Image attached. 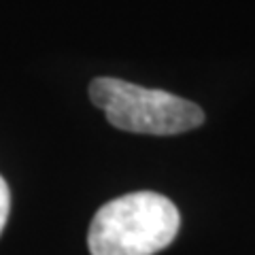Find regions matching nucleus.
<instances>
[{"instance_id": "2", "label": "nucleus", "mask_w": 255, "mask_h": 255, "mask_svg": "<svg viewBox=\"0 0 255 255\" xmlns=\"http://www.w3.org/2000/svg\"><path fill=\"white\" fill-rule=\"evenodd\" d=\"M90 98L107 115L109 124L124 132L172 136L194 130L204 122V111L196 102L113 77L94 79Z\"/></svg>"}, {"instance_id": "3", "label": "nucleus", "mask_w": 255, "mask_h": 255, "mask_svg": "<svg viewBox=\"0 0 255 255\" xmlns=\"http://www.w3.org/2000/svg\"><path fill=\"white\" fill-rule=\"evenodd\" d=\"M9 209H11L9 185H6V181L0 177V234H2L4 223H6V217H9Z\"/></svg>"}, {"instance_id": "1", "label": "nucleus", "mask_w": 255, "mask_h": 255, "mask_svg": "<svg viewBox=\"0 0 255 255\" xmlns=\"http://www.w3.org/2000/svg\"><path fill=\"white\" fill-rule=\"evenodd\" d=\"M179 226V211L166 196L134 191L98 209L87 245L92 255H155L174 241Z\"/></svg>"}]
</instances>
